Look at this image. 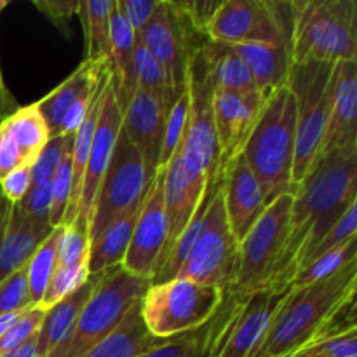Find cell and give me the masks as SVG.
<instances>
[{
	"label": "cell",
	"instance_id": "816d5d0a",
	"mask_svg": "<svg viewBox=\"0 0 357 357\" xmlns=\"http://www.w3.org/2000/svg\"><path fill=\"white\" fill-rule=\"evenodd\" d=\"M31 185V166H20L10 171L0 181V194L13 204H17L26 195Z\"/></svg>",
	"mask_w": 357,
	"mask_h": 357
},
{
	"label": "cell",
	"instance_id": "2e32d148",
	"mask_svg": "<svg viewBox=\"0 0 357 357\" xmlns=\"http://www.w3.org/2000/svg\"><path fill=\"white\" fill-rule=\"evenodd\" d=\"M164 206L167 218V243L164 258L180 237L204 197L206 176L181 155V146L164 167ZM162 258V261H164Z\"/></svg>",
	"mask_w": 357,
	"mask_h": 357
},
{
	"label": "cell",
	"instance_id": "836d02e7",
	"mask_svg": "<svg viewBox=\"0 0 357 357\" xmlns=\"http://www.w3.org/2000/svg\"><path fill=\"white\" fill-rule=\"evenodd\" d=\"M357 261V237L340 244L335 250L321 255L314 261H310L307 267H303L298 274L293 278L291 289L305 288V286L316 284L323 279L331 278L333 274L340 272L347 265L356 264Z\"/></svg>",
	"mask_w": 357,
	"mask_h": 357
},
{
	"label": "cell",
	"instance_id": "ac0fdd59",
	"mask_svg": "<svg viewBox=\"0 0 357 357\" xmlns=\"http://www.w3.org/2000/svg\"><path fill=\"white\" fill-rule=\"evenodd\" d=\"M122 129V108L115 96L114 80L107 84L101 96L100 112H98L96 131L93 136L89 159H87L86 174H84L82 195H80L79 215L89 220L91 209H93L94 199H96L98 188L103 180L107 167L110 164L112 153H114L115 143H117L119 132Z\"/></svg>",
	"mask_w": 357,
	"mask_h": 357
},
{
	"label": "cell",
	"instance_id": "5bb4252c",
	"mask_svg": "<svg viewBox=\"0 0 357 357\" xmlns=\"http://www.w3.org/2000/svg\"><path fill=\"white\" fill-rule=\"evenodd\" d=\"M197 54L188 72L190 108H188L185 138L181 143V155L188 164L197 167L204 174L208 185H216L222 180V171H220V149L215 129V115H213L215 87L206 75Z\"/></svg>",
	"mask_w": 357,
	"mask_h": 357
},
{
	"label": "cell",
	"instance_id": "7a4b0ae2",
	"mask_svg": "<svg viewBox=\"0 0 357 357\" xmlns=\"http://www.w3.org/2000/svg\"><path fill=\"white\" fill-rule=\"evenodd\" d=\"M356 284L357 261L316 284L289 289L251 357H291L312 344L335 307L354 295Z\"/></svg>",
	"mask_w": 357,
	"mask_h": 357
},
{
	"label": "cell",
	"instance_id": "d4e9b609",
	"mask_svg": "<svg viewBox=\"0 0 357 357\" xmlns=\"http://www.w3.org/2000/svg\"><path fill=\"white\" fill-rule=\"evenodd\" d=\"M199 61L215 89L253 96L258 93L250 70L237 56L234 47L206 38L199 49Z\"/></svg>",
	"mask_w": 357,
	"mask_h": 357
},
{
	"label": "cell",
	"instance_id": "4316f807",
	"mask_svg": "<svg viewBox=\"0 0 357 357\" xmlns=\"http://www.w3.org/2000/svg\"><path fill=\"white\" fill-rule=\"evenodd\" d=\"M96 278H91L82 288H79L66 298L59 300L51 309L45 310L44 319H42L40 328L37 331V351L40 357L51 356V352L58 349L63 344V340L68 337L72 328L75 326L77 317L93 295Z\"/></svg>",
	"mask_w": 357,
	"mask_h": 357
},
{
	"label": "cell",
	"instance_id": "f5cc1de1",
	"mask_svg": "<svg viewBox=\"0 0 357 357\" xmlns=\"http://www.w3.org/2000/svg\"><path fill=\"white\" fill-rule=\"evenodd\" d=\"M20 166H26L21 159V153L17 150L16 143L9 138L6 131L0 126V181Z\"/></svg>",
	"mask_w": 357,
	"mask_h": 357
},
{
	"label": "cell",
	"instance_id": "ee69618b",
	"mask_svg": "<svg viewBox=\"0 0 357 357\" xmlns=\"http://www.w3.org/2000/svg\"><path fill=\"white\" fill-rule=\"evenodd\" d=\"M73 138L70 136H54L42 149L35 162L31 164V181H51L52 174L58 169L63 155L72 146Z\"/></svg>",
	"mask_w": 357,
	"mask_h": 357
},
{
	"label": "cell",
	"instance_id": "e575fe53",
	"mask_svg": "<svg viewBox=\"0 0 357 357\" xmlns=\"http://www.w3.org/2000/svg\"><path fill=\"white\" fill-rule=\"evenodd\" d=\"M59 232H61V227L52 230L51 236L38 246V250L35 251V255L26 265L28 289H30V298L33 307H40L45 289H47L49 281H51L56 265H58L56 250H58Z\"/></svg>",
	"mask_w": 357,
	"mask_h": 357
},
{
	"label": "cell",
	"instance_id": "c3c4849f",
	"mask_svg": "<svg viewBox=\"0 0 357 357\" xmlns=\"http://www.w3.org/2000/svg\"><path fill=\"white\" fill-rule=\"evenodd\" d=\"M223 0H190V2H178L176 7L180 9L181 16L187 20V23L197 31L199 35L206 37V28H208L209 21L220 9Z\"/></svg>",
	"mask_w": 357,
	"mask_h": 357
},
{
	"label": "cell",
	"instance_id": "4fadbf2b",
	"mask_svg": "<svg viewBox=\"0 0 357 357\" xmlns=\"http://www.w3.org/2000/svg\"><path fill=\"white\" fill-rule=\"evenodd\" d=\"M138 37L150 54L169 72L176 89L183 93L190 65L206 37L187 23L173 0H159L155 14Z\"/></svg>",
	"mask_w": 357,
	"mask_h": 357
},
{
	"label": "cell",
	"instance_id": "680465c9",
	"mask_svg": "<svg viewBox=\"0 0 357 357\" xmlns=\"http://www.w3.org/2000/svg\"><path fill=\"white\" fill-rule=\"evenodd\" d=\"M0 122H2V119H0Z\"/></svg>",
	"mask_w": 357,
	"mask_h": 357
},
{
	"label": "cell",
	"instance_id": "7bdbcfd3",
	"mask_svg": "<svg viewBox=\"0 0 357 357\" xmlns=\"http://www.w3.org/2000/svg\"><path fill=\"white\" fill-rule=\"evenodd\" d=\"M356 230H357V202H354V204H352L351 208L344 213V216H342V218L338 220V222L335 223L330 230H328V234L323 237V239H321V243L317 244L312 251H310V255L307 257L303 267H307L310 261H314L316 258H319L321 255L328 253V251L335 250V248L340 246V244L354 239Z\"/></svg>",
	"mask_w": 357,
	"mask_h": 357
},
{
	"label": "cell",
	"instance_id": "6da1fadb",
	"mask_svg": "<svg viewBox=\"0 0 357 357\" xmlns=\"http://www.w3.org/2000/svg\"><path fill=\"white\" fill-rule=\"evenodd\" d=\"M354 202H357V149L321 153L293 194L289 236L281 271L282 289L291 288L293 278L302 271L310 251Z\"/></svg>",
	"mask_w": 357,
	"mask_h": 357
},
{
	"label": "cell",
	"instance_id": "bcb514c9",
	"mask_svg": "<svg viewBox=\"0 0 357 357\" xmlns=\"http://www.w3.org/2000/svg\"><path fill=\"white\" fill-rule=\"evenodd\" d=\"M23 215L38 225H49L51 209V181H31L26 195L17 202ZM51 227V225H49ZM52 229V227H51Z\"/></svg>",
	"mask_w": 357,
	"mask_h": 357
},
{
	"label": "cell",
	"instance_id": "db71d44e",
	"mask_svg": "<svg viewBox=\"0 0 357 357\" xmlns=\"http://www.w3.org/2000/svg\"><path fill=\"white\" fill-rule=\"evenodd\" d=\"M17 108L16 100L13 98V94L9 93V89L6 87V82H3L2 77V68H0V119H6L7 115L13 114Z\"/></svg>",
	"mask_w": 357,
	"mask_h": 357
},
{
	"label": "cell",
	"instance_id": "7dc6e473",
	"mask_svg": "<svg viewBox=\"0 0 357 357\" xmlns=\"http://www.w3.org/2000/svg\"><path fill=\"white\" fill-rule=\"evenodd\" d=\"M291 357H357V331L344 337L312 342Z\"/></svg>",
	"mask_w": 357,
	"mask_h": 357
},
{
	"label": "cell",
	"instance_id": "3957f363",
	"mask_svg": "<svg viewBox=\"0 0 357 357\" xmlns=\"http://www.w3.org/2000/svg\"><path fill=\"white\" fill-rule=\"evenodd\" d=\"M296 139V98L282 86L265 100L241 155L260 183L267 206L295 194L293 160Z\"/></svg>",
	"mask_w": 357,
	"mask_h": 357
},
{
	"label": "cell",
	"instance_id": "30bf717a",
	"mask_svg": "<svg viewBox=\"0 0 357 357\" xmlns=\"http://www.w3.org/2000/svg\"><path fill=\"white\" fill-rule=\"evenodd\" d=\"M289 289H264L244 298L223 293L213 317L211 357H251Z\"/></svg>",
	"mask_w": 357,
	"mask_h": 357
},
{
	"label": "cell",
	"instance_id": "f1b7e54d",
	"mask_svg": "<svg viewBox=\"0 0 357 357\" xmlns=\"http://www.w3.org/2000/svg\"><path fill=\"white\" fill-rule=\"evenodd\" d=\"M138 213L139 209H136V211L115 220L96 239L91 241L89 257H87V268H89L91 278H96L110 268L122 265L129 243H131Z\"/></svg>",
	"mask_w": 357,
	"mask_h": 357
},
{
	"label": "cell",
	"instance_id": "8d00e7d4",
	"mask_svg": "<svg viewBox=\"0 0 357 357\" xmlns=\"http://www.w3.org/2000/svg\"><path fill=\"white\" fill-rule=\"evenodd\" d=\"M89 220L79 215L70 225L61 227L56 250V267H72L89 257Z\"/></svg>",
	"mask_w": 357,
	"mask_h": 357
},
{
	"label": "cell",
	"instance_id": "83f0119b",
	"mask_svg": "<svg viewBox=\"0 0 357 357\" xmlns=\"http://www.w3.org/2000/svg\"><path fill=\"white\" fill-rule=\"evenodd\" d=\"M142 298L129 309L122 323L86 357H139L167 340L153 337L146 330L139 310Z\"/></svg>",
	"mask_w": 357,
	"mask_h": 357
},
{
	"label": "cell",
	"instance_id": "484cf974",
	"mask_svg": "<svg viewBox=\"0 0 357 357\" xmlns=\"http://www.w3.org/2000/svg\"><path fill=\"white\" fill-rule=\"evenodd\" d=\"M135 52L136 33L115 3L110 20V65L115 96L122 110L138 91Z\"/></svg>",
	"mask_w": 357,
	"mask_h": 357
},
{
	"label": "cell",
	"instance_id": "8992f818",
	"mask_svg": "<svg viewBox=\"0 0 357 357\" xmlns=\"http://www.w3.org/2000/svg\"><path fill=\"white\" fill-rule=\"evenodd\" d=\"M152 281L119 267L96 278V286L68 337L49 357H86L126 317L150 288Z\"/></svg>",
	"mask_w": 357,
	"mask_h": 357
},
{
	"label": "cell",
	"instance_id": "681fc988",
	"mask_svg": "<svg viewBox=\"0 0 357 357\" xmlns=\"http://www.w3.org/2000/svg\"><path fill=\"white\" fill-rule=\"evenodd\" d=\"M115 3L132 31L139 35L155 14L159 0H115Z\"/></svg>",
	"mask_w": 357,
	"mask_h": 357
},
{
	"label": "cell",
	"instance_id": "ab89813d",
	"mask_svg": "<svg viewBox=\"0 0 357 357\" xmlns=\"http://www.w3.org/2000/svg\"><path fill=\"white\" fill-rule=\"evenodd\" d=\"M72 197V146L66 150L58 169L51 178V209H49V225L58 229L63 225L66 209Z\"/></svg>",
	"mask_w": 357,
	"mask_h": 357
},
{
	"label": "cell",
	"instance_id": "44dd1931",
	"mask_svg": "<svg viewBox=\"0 0 357 357\" xmlns=\"http://www.w3.org/2000/svg\"><path fill=\"white\" fill-rule=\"evenodd\" d=\"M52 230L28 220L20 206L0 194V282L23 268Z\"/></svg>",
	"mask_w": 357,
	"mask_h": 357
},
{
	"label": "cell",
	"instance_id": "5b68a950",
	"mask_svg": "<svg viewBox=\"0 0 357 357\" xmlns=\"http://www.w3.org/2000/svg\"><path fill=\"white\" fill-rule=\"evenodd\" d=\"M293 194H284L265 208L250 232L239 243L237 272L229 291L244 298L264 289L284 291L281 271L289 236Z\"/></svg>",
	"mask_w": 357,
	"mask_h": 357
},
{
	"label": "cell",
	"instance_id": "d590c367",
	"mask_svg": "<svg viewBox=\"0 0 357 357\" xmlns=\"http://www.w3.org/2000/svg\"><path fill=\"white\" fill-rule=\"evenodd\" d=\"M213 317L199 330L167 338L139 357H211Z\"/></svg>",
	"mask_w": 357,
	"mask_h": 357
},
{
	"label": "cell",
	"instance_id": "ba28073f",
	"mask_svg": "<svg viewBox=\"0 0 357 357\" xmlns=\"http://www.w3.org/2000/svg\"><path fill=\"white\" fill-rule=\"evenodd\" d=\"M223 291L188 279L150 284L139 310L146 330L157 338L190 333L209 323L222 305Z\"/></svg>",
	"mask_w": 357,
	"mask_h": 357
},
{
	"label": "cell",
	"instance_id": "6f0895ef",
	"mask_svg": "<svg viewBox=\"0 0 357 357\" xmlns=\"http://www.w3.org/2000/svg\"><path fill=\"white\" fill-rule=\"evenodd\" d=\"M7 6H9V0H0V14H2V10L6 9Z\"/></svg>",
	"mask_w": 357,
	"mask_h": 357
},
{
	"label": "cell",
	"instance_id": "cb8c5ba5",
	"mask_svg": "<svg viewBox=\"0 0 357 357\" xmlns=\"http://www.w3.org/2000/svg\"><path fill=\"white\" fill-rule=\"evenodd\" d=\"M250 70L258 93L267 100L288 82L293 59L289 42L230 45Z\"/></svg>",
	"mask_w": 357,
	"mask_h": 357
},
{
	"label": "cell",
	"instance_id": "74e56055",
	"mask_svg": "<svg viewBox=\"0 0 357 357\" xmlns=\"http://www.w3.org/2000/svg\"><path fill=\"white\" fill-rule=\"evenodd\" d=\"M188 108H190V93H188V84L187 89L180 94L173 107L169 108L166 117V128H164V138H162V150H160V160H159V169L169 164L176 150L180 149L181 143L185 138V128H187V119H188Z\"/></svg>",
	"mask_w": 357,
	"mask_h": 357
},
{
	"label": "cell",
	"instance_id": "9a60e30c",
	"mask_svg": "<svg viewBox=\"0 0 357 357\" xmlns=\"http://www.w3.org/2000/svg\"><path fill=\"white\" fill-rule=\"evenodd\" d=\"M167 243V218L164 206V171L159 169L150 183L131 243L121 267L138 278L152 281L162 264Z\"/></svg>",
	"mask_w": 357,
	"mask_h": 357
},
{
	"label": "cell",
	"instance_id": "7402d4cb",
	"mask_svg": "<svg viewBox=\"0 0 357 357\" xmlns=\"http://www.w3.org/2000/svg\"><path fill=\"white\" fill-rule=\"evenodd\" d=\"M357 61H338L333 66L330 119L323 152L357 149Z\"/></svg>",
	"mask_w": 357,
	"mask_h": 357
},
{
	"label": "cell",
	"instance_id": "8fae6325",
	"mask_svg": "<svg viewBox=\"0 0 357 357\" xmlns=\"http://www.w3.org/2000/svg\"><path fill=\"white\" fill-rule=\"evenodd\" d=\"M204 35L225 45L289 42L291 7L274 0H223Z\"/></svg>",
	"mask_w": 357,
	"mask_h": 357
},
{
	"label": "cell",
	"instance_id": "603a6c76",
	"mask_svg": "<svg viewBox=\"0 0 357 357\" xmlns=\"http://www.w3.org/2000/svg\"><path fill=\"white\" fill-rule=\"evenodd\" d=\"M112 75V65L84 59L79 68L73 70L72 75L66 77L58 87L45 94L40 101H37V108L47 124L49 132L58 136L63 119L66 117L70 108L82 98L96 93Z\"/></svg>",
	"mask_w": 357,
	"mask_h": 357
},
{
	"label": "cell",
	"instance_id": "f907efd6",
	"mask_svg": "<svg viewBox=\"0 0 357 357\" xmlns=\"http://www.w3.org/2000/svg\"><path fill=\"white\" fill-rule=\"evenodd\" d=\"M33 6L61 30L68 28L70 20L79 14L80 0H35Z\"/></svg>",
	"mask_w": 357,
	"mask_h": 357
},
{
	"label": "cell",
	"instance_id": "d6a6232c",
	"mask_svg": "<svg viewBox=\"0 0 357 357\" xmlns=\"http://www.w3.org/2000/svg\"><path fill=\"white\" fill-rule=\"evenodd\" d=\"M135 65H136V80H138V89L146 91L159 98L167 107H173L174 101L180 98V91L174 86L169 72L150 54L149 49L143 45L139 37L136 35V52H135Z\"/></svg>",
	"mask_w": 357,
	"mask_h": 357
},
{
	"label": "cell",
	"instance_id": "ffe728a7",
	"mask_svg": "<svg viewBox=\"0 0 357 357\" xmlns=\"http://www.w3.org/2000/svg\"><path fill=\"white\" fill-rule=\"evenodd\" d=\"M222 194L230 230L241 243L267 208L260 183L243 155L222 171Z\"/></svg>",
	"mask_w": 357,
	"mask_h": 357
},
{
	"label": "cell",
	"instance_id": "52a82bcc",
	"mask_svg": "<svg viewBox=\"0 0 357 357\" xmlns=\"http://www.w3.org/2000/svg\"><path fill=\"white\" fill-rule=\"evenodd\" d=\"M331 63H293L286 86L296 98V139L293 160V187L305 178L323 152L330 119Z\"/></svg>",
	"mask_w": 357,
	"mask_h": 357
},
{
	"label": "cell",
	"instance_id": "d6986e66",
	"mask_svg": "<svg viewBox=\"0 0 357 357\" xmlns=\"http://www.w3.org/2000/svg\"><path fill=\"white\" fill-rule=\"evenodd\" d=\"M169 107L153 94L138 89L122 110V131L136 146L152 176L159 171L164 128Z\"/></svg>",
	"mask_w": 357,
	"mask_h": 357
},
{
	"label": "cell",
	"instance_id": "11a10c76",
	"mask_svg": "<svg viewBox=\"0 0 357 357\" xmlns=\"http://www.w3.org/2000/svg\"><path fill=\"white\" fill-rule=\"evenodd\" d=\"M2 357H40L37 351V335L31 337L30 340L24 342V344L20 345L17 349H14V351L7 352V354Z\"/></svg>",
	"mask_w": 357,
	"mask_h": 357
},
{
	"label": "cell",
	"instance_id": "9f6ffc18",
	"mask_svg": "<svg viewBox=\"0 0 357 357\" xmlns=\"http://www.w3.org/2000/svg\"><path fill=\"white\" fill-rule=\"evenodd\" d=\"M23 312L24 310H20V312H10V314H3V316H0V337H2V335L6 333L14 323H16L17 317H20Z\"/></svg>",
	"mask_w": 357,
	"mask_h": 357
},
{
	"label": "cell",
	"instance_id": "7c38bea8",
	"mask_svg": "<svg viewBox=\"0 0 357 357\" xmlns=\"http://www.w3.org/2000/svg\"><path fill=\"white\" fill-rule=\"evenodd\" d=\"M239 241L234 237L223 204L222 183L215 192L194 250L176 278L229 291L237 272Z\"/></svg>",
	"mask_w": 357,
	"mask_h": 357
},
{
	"label": "cell",
	"instance_id": "f35d334b",
	"mask_svg": "<svg viewBox=\"0 0 357 357\" xmlns=\"http://www.w3.org/2000/svg\"><path fill=\"white\" fill-rule=\"evenodd\" d=\"M89 279L91 275L89 268H87V260L72 265V267H56L54 274H52L51 281L47 284V289L44 293L40 307L45 310L51 309L59 300L66 298L73 291L82 288Z\"/></svg>",
	"mask_w": 357,
	"mask_h": 357
},
{
	"label": "cell",
	"instance_id": "4dcf8cb0",
	"mask_svg": "<svg viewBox=\"0 0 357 357\" xmlns=\"http://www.w3.org/2000/svg\"><path fill=\"white\" fill-rule=\"evenodd\" d=\"M115 0H80L79 17L86 35V59L110 65V20Z\"/></svg>",
	"mask_w": 357,
	"mask_h": 357
},
{
	"label": "cell",
	"instance_id": "277c9868",
	"mask_svg": "<svg viewBox=\"0 0 357 357\" xmlns=\"http://www.w3.org/2000/svg\"><path fill=\"white\" fill-rule=\"evenodd\" d=\"M293 63L357 61L356 0H291Z\"/></svg>",
	"mask_w": 357,
	"mask_h": 357
},
{
	"label": "cell",
	"instance_id": "f6af8a7d",
	"mask_svg": "<svg viewBox=\"0 0 357 357\" xmlns=\"http://www.w3.org/2000/svg\"><path fill=\"white\" fill-rule=\"evenodd\" d=\"M357 331V314H356V293L347 296L340 305L333 309V312L328 316L326 323L317 333L316 340H328V338L344 337V335Z\"/></svg>",
	"mask_w": 357,
	"mask_h": 357
},
{
	"label": "cell",
	"instance_id": "1f68e13d",
	"mask_svg": "<svg viewBox=\"0 0 357 357\" xmlns=\"http://www.w3.org/2000/svg\"><path fill=\"white\" fill-rule=\"evenodd\" d=\"M220 183H222V180H220ZM220 183L208 185V187H206L204 197H202L201 204H199V208L195 209V213L192 215L190 222L187 223V227H185L183 232L180 234V237H178V239L174 241L173 246H171L169 253L166 255L164 261L160 264L155 278L152 279V284H160V282H167V281H173V279H176L178 272L181 271L183 264L187 261L188 255H190L192 250H194L199 236H201V230H202V227H204L206 213H208V208H209V204H211L213 195H215V192L218 190Z\"/></svg>",
	"mask_w": 357,
	"mask_h": 357
},
{
	"label": "cell",
	"instance_id": "9c48e42d",
	"mask_svg": "<svg viewBox=\"0 0 357 357\" xmlns=\"http://www.w3.org/2000/svg\"><path fill=\"white\" fill-rule=\"evenodd\" d=\"M153 176L136 146L121 129L89 216V241L108 225L142 208Z\"/></svg>",
	"mask_w": 357,
	"mask_h": 357
},
{
	"label": "cell",
	"instance_id": "e0dca14e",
	"mask_svg": "<svg viewBox=\"0 0 357 357\" xmlns=\"http://www.w3.org/2000/svg\"><path fill=\"white\" fill-rule=\"evenodd\" d=\"M264 103L265 98L261 94L244 96L215 89L213 115L220 149V171L225 169L236 157L241 155Z\"/></svg>",
	"mask_w": 357,
	"mask_h": 357
},
{
	"label": "cell",
	"instance_id": "b9f144b4",
	"mask_svg": "<svg viewBox=\"0 0 357 357\" xmlns=\"http://www.w3.org/2000/svg\"><path fill=\"white\" fill-rule=\"evenodd\" d=\"M44 314L45 309H42V307H30V309L24 310L17 317L16 323L0 337V357L23 345L31 337H35L38 328H40L42 319H44Z\"/></svg>",
	"mask_w": 357,
	"mask_h": 357
},
{
	"label": "cell",
	"instance_id": "f546056e",
	"mask_svg": "<svg viewBox=\"0 0 357 357\" xmlns=\"http://www.w3.org/2000/svg\"><path fill=\"white\" fill-rule=\"evenodd\" d=\"M0 126L9 135V138L16 143L21 159L26 166H31L35 162L38 153L51 139L47 124H45L44 117L40 115L35 103L28 105V107H17L13 114L7 115L0 122Z\"/></svg>",
	"mask_w": 357,
	"mask_h": 357
},
{
	"label": "cell",
	"instance_id": "60d3db41",
	"mask_svg": "<svg viewBox=\"0 0 357 357\" xmlns=\"http://www.w3.org/2000/svg\"><path fill=\"white\" fill-rule=\"evenodd\" d=\"M26 265L0 282V316L33 307L28 289Z\"/></svg>",
	"mask_w": 357,
	"mask_h": 357
}]
</instances>
